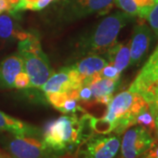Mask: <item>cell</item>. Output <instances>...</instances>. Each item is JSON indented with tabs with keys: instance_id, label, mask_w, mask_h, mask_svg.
I'll return each instance as SVG.
<instances>
[{
	"instance_id": "7402d4cb",
	"label": "cell",
	"mask_w": 158,
	"mask_h": 158,
	"mask_svg": "<svg viewBox=\"0 0 158 158\" xmlns=\"http://www.w3.org/2000/svg\"><path fill=\"white\" fill-rule=\"evenodd\" d=\"M146 19L148 22L149 27L152 30L153 34L158 38V2L151 8L146 17Z\"/></svg>"
},
{
	"instance_id": "4fadbf2b",
	"label": "cell",
	"mask_w": 158,
	"mask_h": 158,
	"mask_svg": "<svg viewBox=\"0 0 158 158\" xmlns=\"http://www.w3.org/2000/svg\"><path fill=\"white\" fill-rule=\"evenodd\" d=\"M0 131L19 136L41 137V132L38 127L28 125L20 119L11 117L0 111Z\"/></svg>"
},
{
	"instance_id": "6da1fadb",
	"label": "cell",
	"mask_w": 158,
	"mask_h": 158,
	"mask_svg": "<svg viewBox=\"0 0 158 158\" xmlns=\"http://www.w3.org/2000/svg\"><path fill=\"white\" fill-rule=\"evenodd\" d=\"M135 18L123 11H117L104 18L93 28L83 34L76 43L79 56L106 53L116 42L120 30Z\"/></svg>"
},
{
	"instance_id": "ba28073f",
	"label": "cell",
	"mask_w": 158,
	"mask_h": 158,
	"mask_svg": "<svg viewBox=\"0 0 158 158\" xmlns=\"http://www.w3.org/2000/svg\"><path fill=\"white\" fill-rule=\"evenodd\" d=\"M156 139L146 128L133 126L124 133L120 142V158H139L155 142Z\"/></svg>"
},
{
	"instance_id": "4316f807",
	"label": "cell",
	"mask_w": 158,
	"mask_h": 158,
	"mask_svg": "<svg viewBox=\"0 0 158 158\" xmlns=\"http://www.w3.org/2000/svg\"><path fill=\"white\" fill-rule=\"evenodd\" d=\"M148 109L150 113H152L153 118H154V122H155V139L158 141V105H151L148 106Z\"/></svg>"
},
{
	"instance_id": "f1b7e54d",
	"label": "cell",
	"mask_w": 158,
	"mask_h": 158,
	"mask_svg": "<svg viewBox=\"0 0 158 158\" xmlns=\"http://www.w3.org/2000/svg\"><path fill=\"white\" fill-rule=\"evenodd\" d=\"M0 158H11V156H8L6 154H3V153H0Z\"/></svg>"
},
{
	"instance_id": "8fae6325",
	"label": "cell",
	"mask_w": 158,
	"mask_h": 158,
	"mask_svg": "<svg viewBox=\"0 0 158 158\" xmlns=\"http://www.w3.org/2000/svg\"><path fill=\"white\" fill-rule=\"evenodd\" d=\"M153 39V32L146 23L139 22L134 27L130 44L131 66L139 65L147 56Z\"/></svg>"
},
{
	"instance_id": "e0dca14e",
	"label": "cell",
	"mask_w": 158,
	"mask_h": 158,
	"mask_svg": "<svg viewBox=\"0 0 158 158\" xmlns=\"http://www.w3.org/2000/svg\"><path fill=\"white\" fill-rule=\"evenodd\" d=\"M119 85V80H113L110 78L101 77L95 83L89 85L91 95L92 105H98V102L103 97L113 96V92L116 90Z\"/></svg>"
},
{
	"instance_id": "9c48e42d",
	"label": "cell",
	"mask_w": 158,
	"mask_h": 158,
	"mask_svg": "<svg viewBox=\"0 0 158 158\" xmlns=\"http://www.w3.org/2000/svg\"><path fill=\"white\" fill-rule=\"evenodd\" d=\"M156 88H158V45L131 84L128 90L140 94L145 100Z\"/></svg>"
},
{
	"instance_id": "9a60e30c",
	"label": "cell",
	"mask_w": 158,
	"mask_h": 158,
	"mask_svg": "<svg viewBox=\"0 0 158 158\" xmlns=\"http://www.w3.org/2000/svg\"><path fill=\"white\" fill-rule=\"evenodd\" d=\"M108 63L109 62L107 60L104 59L98 55H90L81 59L74 66L76 67L78 73L81 75L82 78L84 79L85 77L93 76L94 74L99 73Z\"/></svg>"
},
{
	"instance_id": "7c38bea8",
	"label": "cell",
	"mask_w": 158,
	"mask_h": 158,
	"mask_svg": "<svg viewBox=\"0 0 158 158\" xmlns=\"http://www.w3.org/2000/svg\"><path fill=\"white\" fill-rule=\"evenodd\" d=\"M24 70V63L19 54L8 56L0 62V88H14V81L19 72Z\"/></svg>"
},
{
	"instance_id": "3957f363",
	"label": "cell",
	"mask_w": 158,
	"mask_h": 158,
	"mask_svg": "<svg viewBox=\"0 0 158 158\" xmlns=\"http://www.w3.org/2000/svg\"><path fill=\"white\" fill-rule=\"evenodd\" d=\"M147 107L148 103L140 94L126 90L113 97L102 118L111 124L113 134L120 135L135 126L138 114Z\"/></svg>"
},
{
	"instance_id": "277c9868",
	"label": "cell",
	"mask_w": 158,
	"mask_h": 158,
	"mask_svg": "<svg viewBox=\"0 0 158 158\" xmlns=\"http://www.w3.org/2000/svg\"><path fill=\"white\" fill-rule=\"evenodd\" d=\"M19 55L24 63V70L30 78V88H41L53 74L48 56L43 52L40 37L32 32H28L25 39L19 40Z\"/></svg>"
},
{
	"instance_id": "ac0fdd59",
	"label": "cell",
	"mask_w": 158,
	"mask_h": 158,
	"mask_svg": "<svg viewBox=\"0 0 158 158\" xmlns=\"http://www.w3.org/2000/svg\"><path fill=\"white\" fill-rule=\"evenodd\" d=\"M55 0H19L14 11L10 14L16 15L18 11L30 10V11H40L48 6H49Z\"/></svg>"
},
{
	"instance_id": "30bf717a",
	"label": "cell",
	"mask_w": 158,
	"mask_h": 158,
	"mask_svg": "<svg viewBox=\"0 0 158 158\" xmlns=\"http://www.w3.org/2000/svg\"><path fill=\"white\" fill-rule=\"evenodd\" d=\"M82 81L81 75L73 65L62 68L57 73L52 74L40 89L45 94L69 92L79 90L82 86Z\"/></svg>"
},
{
	"instance_id": "d6986e66",
	"label": "cell",
	"mask_w": 158,
	"mask_h": 158,
	"mask_svg": "<svg viewBox=\"0 0 158 158\" xmlns=\"http://www.w3.org/2000/svg\"><path fill=\"white\" fill-rule=\"evenodd\" d=\"M136 125H139L142 127L146 128L153 135L155 130V122H154L152 113H150L148 107L145 108L138 114L136 118Z\"/></svg>"
},
{
	"instance_id": "f546056e",
	"label": "cell",
	"mask_w": 158,
	"mask_h": 158,
	"mask_svg": "<svg viewBox=\"0 0 158 158\" xmlns=\"http://www.w3.org/2000/svg\"><path fill=\"white\" fill-rule=\"evenodd\" d=\"M1 13H2V11H1V10H0V14H1Z\"/></svg>"
},
{
	"instance_id": "52a82bcc",
	"label": "cell",
	"mask_w": 158,
	"mask_h": 158,
	"mask_svg": "<svg viewBox=\"0 0 158 158\" xmlns=\"http://www.w3.org/2000/svg\"><path fill=\"white\" fill-rule=\"evenodd\" d=\"M119 152V135L96 134L79 145L75 158H118Z\"/></svg>"
},
{
	"instance_id": "cb8c5ba5",
	"label": "cell",
	"mask_w": 158,
	"mask_h": 158,
	"mask_svg": "<svg viewBox=\"0 0 158 158\" xmlns=\"http://www.w3.org/2000/svg\"><path fill=\"white\" fill-rule=\"evenodd\" d=\"M14 88L16 89H27L30 88V78L25 70L18 74L14 81Z\"/></svg>"
},
{
	"instance_id": "2e32d148",
	"label": "cell",
	"mask_w": 158,
	"mask_h": 158,
	"mask_svg": "<svg viewBox=\"0 0 158 158\" xmlns=\"http://www.w3.org/2000/svg\"><path fill=\"white\" fill-rule=\"evenodd\" d=\"M27 34L28 32L20 28L11 14L0 15V39L21 40L27 37Z\"/></svg>"
},
{
	"instance_id": "83f0119b",
	"label": "cell",
	"mask_w": 158,
	"mask_h": 158,
	"mask_svg": "<svg viewBox=\"0 0 158 158\" xmlns=\"http://www.w3.org/2000/svg\"><path fill=\"white\" fill-rule=\"evenodd\" d=\"M145 101L147 102L148 106L158 105V88H156L149 96L147 98L145 99Z\"/></svg>"
},
{
	"instance_id": "d4e9b609",
	"label": "cell",
	"mask_w": 158,
	"mask_h": 158,
	"mask_svg": "<svg viewBox=\"0 0 158 158\" xmlns=\"http://www.w3.org/2000/svg\"><path fill=\"white\" fill-rule=\"evenodd\" d=\"M120 74L121 73H119L118 69L111 63H108L106 67H104L100 71V75L102 77L113 79V80H117V81L120 79Z\"/></svg>"
},
{
	"instance_id": "44dd1931",
	"label": "cell",
	"mask_w": 158,
	"mask_h": 158,
	"mask_svg": "<svg viewBox=\"0 0 158 158\" xmlns=\"http://www.w3.org/2000/svg\"><path fill=\"white\" fill-rule=\"evenodd\" d=\"M114 4L121 11L133 17H137V7L134 0H114Z\"/></svg>"
},
{
	"instance_id": "5b68a950",
	"label": "cell",
	"mask_w": 158,
	"mask_h": 158,
	"mask_svg": "<svg viewBox=\"0 0 158 158\" xmlns=\"http://www.w3.org/2000/svg\"><path fill=\"white\" fill-rule=\"evenodd\" d=\"M114 0H61L56 16L62 23H70L92 14L105 15L111 11Z\"/></svg>"
},
{
	"instance_id": "5bb4252c",
	"label": "cell",
	"mask_w": 158,
	"mask_h": 158,
	"mask_svg": "<svg viewBox=\"0 0 158 158\" xmlns=\"http://www.w3.org/2000/svg\"><path fill=\"white\" fill-rule=\"evenodd\" d=\"M106 55L108 62L113 64L119 73L123 72L128 67L130 62L129 42H116L106 52Z\"/></svg>"
},
{
	"instance_id": "ffe728a7",
	"label": "cell",
	"mask_w": 158,
	"mask_h": 158,
	"mask_svg": "<svg viewBox=\"0 0 158 158\" xmlns=\"http://www.w3.org/2000/svg\"><path fill=\"white\" fill-rule=\"evenodd\" d=\"M137 7V17L146 19L149 11L158 2V0H134Z\"/></svg>"
},
{
	"instance_id": "603a6c76",
	"label": "cell",
	"mask_w": 158,
	"mask_h": 158,
	"mask_svg": "<svg viewBox=\"0 0 158 158\" xmlns=\"http://www.w3.org/2000/svg\"><path fill=\"white\" fill-rule=\"evenodd\" d=\"M79 102L84 104L85 106H90L92 105V95L90 87L87 85H82L78 90Z\"/></svg>"
},
{
	"instance_id": "7a4b0ae2",
	"label": "cell",
	"mask_w": 158,
	"mask_h": 158,
	"mask_svg": "<svg viewBox=\"0 0 158 158\" xmlns=\"http://www.w3.org/2000/svg\"><path fill=\"white\" fill-rule=\"evenodd\" d=\"M41 138L46 147L58 156L72 154L83 142L79 118L64 115L52 119L44 126Z\"/></svg>"
},
{
	"instance_id": "484cf974",
	"label": "cell",
	"mask_w": 158,
	"mask_h": 158,
	"mask_svg": "<svg viewBox=\"0 0 158 158\" xmlns=\"http://www.w3.org/2000/svg\"><path fill=\"white\" fill-rule=\"evenodd\" d=\"M139 158H158V141L156 140L151 147L144 152Z\"/></svg>"
},
{
	"instance_id": "8992f818",
	"label": "cell",
	"mask_w": 158,
	"mask_h": 158,
	"mask_svg": "<svg viewBox=\"0 0 158 158\" xmlns=\"http://www.w3.org/2000/svg\"><path fill=\"white\" fill-rule=\"evenodd\" d=\"M2 143L11 158H63L46 147L41 137L10 134L3 136Z\"/></svg>"
}]
</instances>
